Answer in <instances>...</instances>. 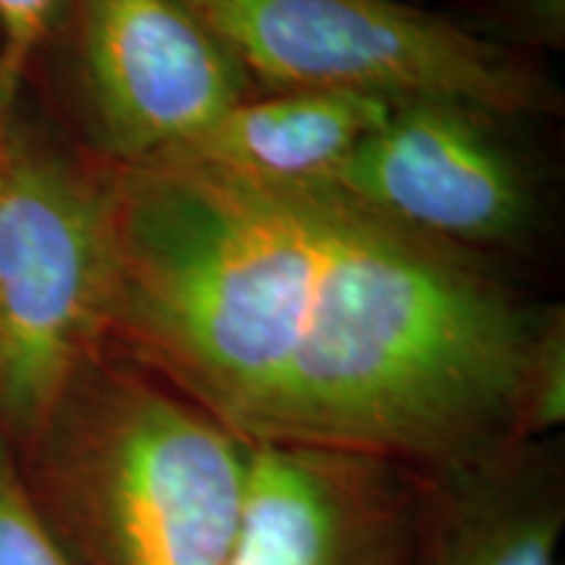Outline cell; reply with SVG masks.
I'll return each instance as SVG.
<instances>
[{
  "instance_id": "1",
  "label": "cell",
  "mask_w": 565,
  "mask_h": 565,
  "mask_svg": "<svg viewBox=\"0 0 565 565\" xmlns=\"http://www.w3.org/2000/svg\"><path fill=\"white\" fill-rule=\"evenodd\" d=\"M105 345L244 443L429 477L532 443L542 322L456 246L328 183L105 173Z\"/></svg>"
},
{
  "instance_id": "2",
  "label": "cell",
  "mask_w": 565,
  "mask_h": 565,
  "mask_svg": "<svg viewBox=\"0 0 565 565\" xmlns=\"http://www.w3.org/2000/svg\"><path fill=\"white\" fill-rule=\"evenodd\" d=\"M246 454L242 437L105 345L13 456L79 565H223Z\"/></svg>"
},
{
  "instance_id": "3",
  "label": "cell",
  "mask_w": 565,
  "mask_h": 565,
  "mask_svg": "<svg viewBox=\"0 0 565 565\" xmlns=\"http://www.w3.org/2000/svg\"><path fill=\"white\" fill-rule=\"evenodd\" d=\"M246 76L278 92L448 103L484 118L553 110L526 63L408 0H183Z\"/></svg>"
},
{
  "instance_id": "4",
  "label": "cell",
  "mask_w": 565,
  "mask_h": 565,
  "mask_svg": "<svg viewBox=\"0 0 565 565\" xmlns=\"http://www.w3.org/2000/svg\"><path fill=\"white\" fill-rule=\"evenodd\" d=\"M105 173L47 141L0 137V435L24 448L105 349Z\"/></svg>"
},
{
  "instance_id": "5",
  "label": "cell",
  "mask_w": 565,
  "mask_h": 565,
  "mask_svg": "<svg viewBox=\"0 0 565 565\" xmlns=\"http://www.w3.org/2000/svg\"><path fill=\"white\" fill-rule=\"evenodd\" d=\"M84 105L116 166L166 158L246 97L249 76L183 0H74Z\"/></svg>"
},
{
  "instance_id": "6",
  "label": "cell",
  "mask_w": 565,
  "mask_h": 565,
  "mask_svg": "<svg viewBox=\"0 0 565 565\" xmlns=\"http://www.w3.org/2000/svg\"><path fill=\"white\" fill-rule=\"evenodd\" d=\"M429 242H503L526 223L529 189L487 118L448 103H401L324 181Z\"/></svg>"
},
{
  "instance_id": "7",
  "label": "cell",
  "mask_w": 565,
  "mask_h": 565,
  "mask_svg": "<svg viewBox=\"0 0 565 565\" xmlns=\"http://www.w3.org/2000/svg\"><path fill=\"white\" fill-rule=\"evenodd\" d=\"M223 565H406L422 475L383 458L246 443Z\"/></svg>"
},
{
  "instance_id": "8",
  "label": "cell",
  "mask_w": 565,
  "mask_h": 565,
  "mask_svg": "<svg viewBox=\"0 0 565 565\" xmlns=\"http://www.w3.org/2000/svg\"><path fill=\"white\" fill-rule=\"evenodd\" d=\"M565 498L532 443L422 477L406 565H557Z\"/></svg>"
},
{
  "instance_id": "9",
  "label": "cell",
  "mask_w": 565,
  "mask_h": 565,
  "mask_svg": "<svg viewBox=\"0 0 565 565\" xmlns=\"http://www.w3.org/2000/svg\"><path fill=\"white\" fill-rule=\"evenodd\" d=\"M393 103L353 92L288 89L244 97L194 141L158 160H186L273 183H324L391 116Z\"/></svg>"
},
{
  "instance_id": "10",
  "label": "cell",
  "mask_w": 565,
  "mask_h": 565,
  "mask_svg": "<svg viewBox=\"0 0 565 565\" xmlns=\"http://www.w3.org/2000/svg\"><path fill=\"white\" fill-rule=\"evenodd\" d=\"M0 565H79L42 519L0 435Z\"/></svg>"
},
{
  "instance_id": "11",
  "label": "cell",
  "mask_w": 565,
  "mask_h": 565,
  "mask_svg": "<svg viewBox=\"0 0 565 565\" xmlns=\"http://www.w3.org/2000/svg\"><path fill=\"white\" fill-rule=\"evenodd\" d=\"M74 0H0V103L9 110L24 71L71 17Z\"/></svg>"
},
{
  "instance_id": "12",
  "label": "cell",
  "mask_w": 565,
  "mask_h": 565,
  "mask_svg": "<svg viewBox=\"0 0 565 565\" xmlns=\"http://www.w3.org/2000/svg\"><path fill=\"white\" fill-rule=\"evenodd\" d=\"M536 32L561 40L565 30V0H508Z\"/></svg>"
},
{
  "instance_id": "13",
  "label": "cell",
  "mask_w": 565,
  "mask_h": 565,
  "mask_svg": "<svg viewBox=\"0 0 565 565\" xmlns=\"http://www.w3.org/2000/svg\"><path fill=\"white\" fill-rule=\"evenodd\" d=\"M6 124H9V116H0V137H3V131H6Z\"/></svg>"
},
{
  "instance_id": "14",
  "label": "cell",
  "mask_w": 565,
  "mask_h": 565,
  "mask_svg": "<svg viewBox=\"0 0 565 565\" xmlns=\"http://www.w3.org/2000/svg\"><path fill=\"white\" fill-rule=\"evenodd\" d=\"M0 116H3V118H6V116H9V110H6V108H3V103H0Z\"/></svg>"
}]
</instances>
